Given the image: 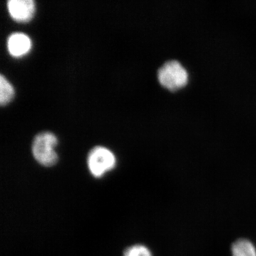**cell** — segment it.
Instances as JSON below:
<instances>
[{
    "label": "cell",
    "instance_id": "obj_1",
    "mask_svg": "<svg viewBox=\"0 0 256 256\" xmlns=\"http://www.w3.org/2000/svg\"><path fill=\"white\" fill-rule=\"evenodd\" d=\"M57 143L58 140L53 133H38L35 136L32 143V150L34 158L44 166H53L58 160V156L54 150Z\"/></svg>",
    "mask_w": 256,
    "mask_h": 256
},
{
    "label": "cell",
    "instance_id": "obj_3",
    "mask_svg": "<svg viewBox=\"0 0 256 256\" xmlns=\"http://www.w3.org/2000/svg\"><path fill=\"white\" fill-rule=\"evenodd\" d=\"M116 162L114 153L101 146L92 148L87 160L89 170L96 178H100L106 172L114 169Z\"/></svg>",
    "mask_w": 256,
    "mask_h": 256
},
{
    "label": "cell",
    "instance_id": "obj_7",
    "mask_svg": "<svg viewBox=\"0 0 256 256\" xmlns=\"http://www.w3.org/2000/svg\"><path fill=\"white\" fill-rule=\"evenodd\" d=\"M14 90L12 86L2 74L0 76V104L6 106L14 97Z\"/></svg>",
    "mask_w": 256,
    "mask_h": 256
},
{
    "label": "cell",
    "instance_id": "obj_8",
    "mask_svg": "<svg viewBox=\"0 0 256 256\" xmlns=\"http://www.w3.org/2000/svg\"><path fill=\"white\" fill-rule=\"evenodd\" d=\"M124 256H152V254L148 247L143 245H134L124 250Z\"/></svg>",
    "mask_w": 256,
    "mask_h": 256
},
{
    "label": "cell",
    "instance_id": "obj_4",
    "mask_svg": "<svg viewBox=\"0 0 256 256\" xmlns=\"http://www.w3.org/2000/svg\"><path fill=\"white\" fill-rule=\"evenodd\" d=\"M8 8L10 15L18 22H28L33 18L35 3L33 0H10Z\"/></svg>",
    "mask_w": 256,
    "mask_h": 256
},
{
    "label": "cell",
    "instance_id": "obj_2",
    "mask_svg": "<svg viewBox=\"0 0 256 256\" xmlns=\"http://www.w3.org/2000/svg\"><path fill=\"white\" fill-rule=\"evenodd\" d=\"M158 77L162 86L170 90H175L188 84V74L178 60H170L158 69Z\"/></svg>",
    "mask_w": 256,
    "mask_h": 256
},
{
    "label": "cell",
    "instance_id": "obj_5",
    "mask_svg": "<svg viewBox=\"0 0 256 256\" xmlns=\"http://www.w3.org/2000/svg\"><path fill=\"white\" fill-rule=\"evenodd\" d=\"M32 47L30 37L21 32L12 34L8 40V48L10 54L20 57L28 54Z\"/></svg>",
    "mask_w": 256,
    "mask_h": 256
},
{
    "label": "cell",
    "instance_id": "obj_6",
    "mask_svg": "<svg viewBox=\"0 0 256 256\" xmlns=\"http://www.w3.org/2000/svg\"><path fill=\"white\" fill-rule=\"evenodd\" d=\"M232 256H256V248L250 240L242 238L232 246Z\"/></svg>",
    "mask_w": 256,
    "mask_h": 256
}]
</instances>
